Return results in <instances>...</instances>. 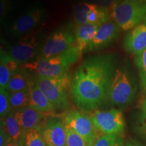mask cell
I'll return each mask as SVG.
<instances>
[{
  "instance_id": "9",
  "label": "cell",
  "mask_w": 146,
  "mask_h": 146,
  "mask_svg": "<svg viewBox=\"0 0 146 146\" xmlns=\"http://www.w3.org/2000/svg\"><path fill=\"white\" fill-rule=\"evenodd\" d=\"M40 131L47 146H66V129L62 118L50 116Z\"/></svg>"
},
{
  "instance_id": "22",
  "label": "cell",
  "mask_w": 146,
  "mask_h": 146,
  "mask_svg": "<svg viewBox=\"0 0 146 146\" xmlns=\"http://www.w3.org/2000/svg\"><path fill=\"white\" fill-rule=\"evenodd\" d=\"M21 143L22 146H47L39 129L24 131Z\"/></svg>"
},
{
  "instance_id": "2",
  "label": "cell",
  "mask_w": 146,
  "mask_h": 146,
  "mask_svg": "<svg viewBox=\"0 0 146 146\" xmlns=\"http://www.w3.org/2000/svg\"><path fill=\"white\" fill-rule=\"evenodd\" d=\"M83 52L73 45L66 52L54 57L38 58L25 64L23 67L36 73L37 76L55 78L67 74V71L81 57Z\"/></svg>"
},
{
  "instance_id": "30",
  "label": "cell",
  "mask_w": 146,
  "mask_h": 146,
  "mask_svg": "<svg viewBox=\"0 0 146 146\" xmlns=\"http://www.w3.org/2000/svg\"><path fill=\"white\" fill-rule=\"evenodd\" d=\"M6 146H22V144L21 143H18V142H16L11 140V141L7 144Z\"/></svg>"
},
{
  "instance_id": "25",
  "label": "cell",
  "mask_w": 146,
  "mask_h": 146,
  "mask_svg": "<svg viewBox=\"0 0 146 146\" xmlns=\"http://www.w3.org/2000/svg\"><path fill=\"white\" fill-rule=\"evenodd\" d=\"M10 92L7 89H0V117L3 119L12 112Z\"/></svg>"
},
{
  "instance_id": "19",
  "label": "cell",
  "mask_w": 146,
  "mask_h": 146,
  "mask_svg": "<svg viewBox=\"0 0 146 146\" xmlns=\"http://www.w3.org/2000/svg\"><path fill=\"white\" fill-rule=\"evenodd\" d=\"M33 80L24 70H18L13 74L9 82L7 90L10 93L28 91Z\"/></svg>"
},
{
  "instance_id": "13",
  "label": "cell",
  "mask_w": 146,
  "mask_h": 146,
  "mask_svg": "<svg viewBox=\"0 0 146 146\" xmlns=\"http://www.w3.org/2000/svg\"><path fill=\"white\" fill-rule=\"evenodd\" d=\"M13 112L23 131L31 129L40 130L47 116V114L39 112L29 106Z\"/></svg>"
},
{
  "instance_id": "3",
  "label": "cell",
  "mask_w": 146,
  "mask_h": 146,
  "mask_svg": "<svg viewBox=\"0 0 146 146\" xmlns=\"http://www.w3.org/2000/svg\"><path fill=\"white\" fill-rule=\"evenodd\" d=\"M112 19L124 31L146 23V2L143 0H120L112 11Z\"/></svg>"
},
{
  "instance_id": "21",
  "label": "cell",
  "mask_w": 146,
  "mask_h": 146,
  "mask_svg": "<svg viewBox=\"0 0 146 146\" xmlns=\"http://www.w3.org/2000/svg\"><path fill=\"white\" fill-rule=\"evenodd\" d=\"M95 6L88 2H81L76 4L73 8V18L76 27L87 23V17L90 11Z\"/></svg>"
},
{
  "instance_id": "8",
  "label": "cell",
  "mask_w": 146,
  "mask_h": 146,
  "mask_svg": "<svg viewBox=\"0 0 146 146\" xmlns=\"http://www.w3.org/2000/svg\"><path fill=\"white\" fill-rule=\"evenodd\" d=\"M74 45V32L68 25L64 27L47 38L39 58H49L66 52Z\"/></svg>"
},
{
  "instance_id": "34",
  "label": "cell",
  "mask_w": 146,
  "mask_h": 146,
  "mask_svg": "<svg viewBox=\"0 0 146 146\" xmlns=\"http://www.w3.org/2000/svg\"><path fill=\"white\" fill-rule=\"evenodd\" d=\"M145 130H146V125H145Z\"/></svg>"
},
{
  "instance_id": "10",
  "label": "cell",
  "mask_w": 146,
  "mask_h": 146,
  "mask_svg": "<svg viewBox=\"0 0 146 146\" xmlns=\"http://www.w3.org/2000/svg\"><path fill=\"white\" fill-rule=\"evenodd\" d=\"M39 51L36 36L35 35L26 36L10 47L8 54L19 64L31 62Z\"/></svg>"
},
{
  "instance_id": "12",
  "label": "cell",
  "mask_w": 146,
  "mask_h": 146,
  "mask_svg": "<svg viewBox=\"0 0 146 146\" xmlns=\"http://www.w3.org/2000/svg\"><path fill=\"white\" fill-rule=\"evenodd\" d=\"M120 29L113 20H109L98 28L94 39L85 51H94L104 48L119 36Z\"/></svg>"
},
{
  "instance_id": "14",
  "label": "cell",
  "mask_w": 146,
  "mask_h": 146,
  "mask_svg": "<svg viewBox=\"0 0 146 146\" xmlns=\"http://www.w3.org/2000/svg\"><path fill=\"white\" fill-rule=\"evenodd\" d=\"M123 45L127 52L135 56L146 50V23L131 29L124 40Z\"/></svg>"
},
{
  "instance_id": "24",
  "label": "cell",
  "mask_w": 146,
  "mask_h": 146,
  "mask_svg": "<svg viewBox=\"0 0 146 146\" xmlns=\"http://www.w3.org/2000/svg\"><path fill=\"white\" fill-rule=\"evenodd\" d=\"M123 138L121 135H106L98 137L93 146H123Z\"/></svg>"
},
{
  "instance_id": "29",
  "label": "cell",
  "mask_w": 146,
  "mask_h": 146,
  "mask_svg": "<svg viewBox=\"0 0 146 146\" xmlns=\"http://www.w3.org/2000/svg\"><path fill=\"white\" fill-rule=\"evenodd\" d=\"M10 136L8 135L6 131L3 127H1L0 130V146H6L9 142L11 141Z\"/></svg>"
},
{
  "instance_id": "5",
  "label": "cell",
  "mask_w": 146,
  "mask_h": 146,
  "mask_svg": "<svg viewBox=\"0 0 146 146\" xmlns=\"http://www.w3.org/2000/svg\"><path fill=\"white\" fill-rule=\"evenodd\" d=\"M136 93V85L129 70L120 68L114 70L108 92L112 104L125 106L133 101Z\"/></svg>"
},
{
  "instance_id": "6",
  "label": "cell",
  "mask_w": 146,
  "mask_h": 146,
  "mask_svg": "<svg viewBox=\"0 0 146 146\" xmlns=\"http://www.w3.org/2000/svg\"><path fill=\"white\" fill-rule=\"evenodd\" d=\"M65 127L72 129L81 136L89 146H93L98 137V130L93 123L90 116L83 112L72 110H67L62 116Z\"/></svg>"
},
{
  "instance_id": "16",
  "label": "cell",
  "mask_w": 146,
  "mask_h": 146,
  "mask_svg": "<svg viewBox=\"0 0 146 146\" xmlns=\"http://www.w3.org/2000/svg\"><path fill=\"white\" fill-rule=\"evenodd\" d=\"M19 64L8 53L1 51L0 61V89H7L10 78L18 70Z\"/></svg>"
},
{
  "instance_id": "18",
  "label": "cell",
  "mask_w": 146,
  "mask_h": 146,
  "mask_svg": "<svg viewBox=\"0 0 146 146\" xmlns=\"http://www.w3.org/2000/svg\"><path fill=\"white\" fill-rule=\"evenodd\" d=\"M1 127L4 129L12 141L21 143L24 131L18 123L13 111L6 117L1 119Z\"/></svg>"
},
{
  "instance_id": "1",
  "label": "cell",
  "mask_w": 146,
  "mask_h": 146,
  "mask_svg": "<svg viewBox=\"0 0 146 146\" xmlns=\"http://www.w3.org/2000/svg\"><path fill=\"white\" fill-rule=\"evenodd\" d=\"M114 72L111 55L87 58L78 67L70 83V92L82 112L92 113L103 103Z\"/></svg>"
},
{
  "instance_id": "32",
  "label": "cell",
  "mask_w": 146,
  "mask_h": 146,
  "mask_svg": "<svg viewBox=\"0 0 146 146\" xmlns=\"http://www.w3.org/2000/svg\"><path fill=\"white\" fill-rule=\"evenodd\" d=\"M126 146H139V145H133V144H129V145H127Z\"/></svg>"
},
{
  "instance_id": "20",
  "label": "cell",
  "mask_w": 146,
  "mask_h": 146,
  "mask_svg": "<svg viewBox=\"0 0 146 146\" xmlns=\"http://www.w3.org/2000/svg\"><path fill=\"white\" fill-rule=\"evenodd\" d=\"M112 18V12L108 9L95 5L87 17V23L101 26Z\"/></svg>"
},
{
  "instance_id": "15",
  "label": "cell",
  "mask_w": 146,
  "mask_h": 146,
  "mask_svg": "<svg viewBox=\"0 0 146 146\" xmlns=\"http://www.w3.org/2000/svg\"><path fill=\"white\" fill-rule=\"evenodd\" d=\"M29 106L33 108L36 110L41 112L47 116H53L55 111V107L47 99L35 83V81L32 82L29 89Z\"/></svg>"
},
{
  "instance_id": "31",
  "label": "cell",
  "mask_w": 146,
  "mask_h": 146,
  "mask_svg": "<svg viewBox=\"0 0 146 146\" xmlns=\"http://www.w3.org/2000/svg\"><path fill=\"white\" fill-rule=\"evenodd\" d=\"M143 109H144V112H145V114L146 115V98L145 100V102H144V104H143Z\"/></svg>"
},
{
  "instance_id": "28",
  "label": "cell",
  "mask_w": 146,
  "mask_h": 146,
  "mask_svg": "<svg viewBox=\"0 0 146 146\" xmlns=\"http://www.w3.org/2000/svg\"><path fill=\"white\" fill-rule=\"evenodd\" d=\"M120 0H87V1L91 4L95 5L100 8L108 9L111 12Z\"/></svg>"
},
{
  "instance_id": "26",
  "label": "cell",
  "mask_w": 146,
  "mask_h": 146,
  "mask_svg": "<svg viewBox=\"0 0 146 146\" xmlns=\"http://www.w3.org/2000/svg\"><path fill=\"white\" fill-rule=\"evenodd\" d=\"M135 64L138 68L141 85L146 91V50L135 56Z\"/></svg>"
},
{
  "instance_id": "4",
  "label": "cell",
  "mask_w": 146,
  "mask_h": 146,
  "mask_svg": "<svg viewBox=\"0 0 146 146\" xmlns=\"http://www.w3.org/2000/svg\"><path fill=\"white\" fill-rule=\"evenodd\" d=\"M35 83L56 110L67 111L70 107L68 89L71 83L68 74L55 78L37 76Z\"/></svg>"
},
{
  "instance_id": "23",
  "label": "cell",
  "mask_w": 146,
  "mask_h": 146,
  "mask_svg": "<svg viewBox=\"0 0 146 146\" xmlns=\"http://www.w3.org/2000/svg\"><path fill=\"white\" fill-rule=\"evenodd\" d=\"M10 100L12 111L17 110L27 106L29 104V90L11 93Z\"/></svg>"
},
{
  "instance_id": "27",
  "label": "cell",
  "mask_w": 146,
  "mask_h": 146,
  "mask_svg": "<svg viewBox=\"0 0 146 146\" xmlns=\"http://www.w3.org/2000/svg\"><path fill=\"white\" fill-rule=\"evenodd\" d=\"M66 129V146H89L84 139L69 128Z\"/></svg>"
},
{
  "instance_id": "11",
  "label": "cell",
  "mask_w": 146,
  "mask_h": 146,
  "mask_svg": "<svg viewBox=\"0 0 146 146\" xmlns=\"http://www.w3.org/2000/svg\"><path fill=\"white\" fill-rule=\"evenodd\" d=\"M44 16V10L42 8L35 7L30 9L14 22L11 27V32L15 36L28 33L41 24Z\"/></svg>"
},
{
  "instance_id": "33",
  "label": "cell",
  "mask_w": 146,
  "mask_h": 146,
  "mask_svg": "<svg viewBox=\"0 0 146 146\" xmlns=\"http://www.w3.org/2000/svg\"><path fill=\"white\" fill-rule=\"evenodd\" d=\"M143 1H145V2H146V0H143Z\"/></svg>"
},
{
  "instance_id": "7",
  "label": "cell",
  "mask_w": 146,
  "mask_h": 146,
  "mask_svg": "<svg viewBox=\"0 0 146 146\" xmlns=\"http://www.w3.org/2000/svg\"><path fill=\"white\" fill-rule=\"evenodd\" d=\"M90 117L97 130L102 134L121 135L125 130V119L120 110H97L91 113Z\"/></svg>"
},
{
  "instance_id": "17",
  "label": "cell",
  "mask_w": 146,
  "mask_h": 146,
  "mask_svg": "<svg viewBox=\"0 0 146 146\" xmlns=\"http://www.w3.org/2000/svg\"><path fill=\"white\" fill-rule=\"evenodd\" d=\"M99 26L87 23L76 26L74 29V45L83 52L94 39Z\"/></svg>"
}]
</instances>
